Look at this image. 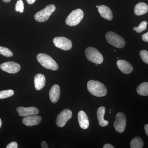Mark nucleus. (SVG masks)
Masks as SVG:
<instances>
[{"label":"nucleus","instance_id":"20","mask_svg":"<svg viewBox=\"0 0 148 148\" xmlns=\"http://www.w3.org/2000/svg\"><path fill=\"white\" fill-rule=\"evenodd\" d=\"M137 91L140 95L148 96V82H143L140 84L137 88Z\"/></svg>","mask_w":148,"mask_h":148},{"label":"nucleus","instance_id":"21","mask_svg":"<svg viewBox=\"0 0 148 148\" xmlns=\"http://www.w3.org/2000/svg\"><path fill=\"white\" fill-rule=\"evenodd\" d=\"M130 146L131 148H142L144 146V142L140 137H135L131 140Z\"/></svg>","mask_w":148,"mask_h":148},{"label":"nucleus","instance_id":"8","mask_svg":"<svg viewBox=\"0 0 148 148\" xmlns=\"http://www.w3.org/2000/svg\"><path fill=\"white\" fill-rule=\"evenodd\" d=\"M72 111L69 109H65L61 111L58 116L56 119V124L59 127H63L66 125L67 121L71 118Z\"/></svg>","mask_w":148,"mask_h":148},{"label":"nucleus","instance_id":"17","mask_svg":"<svg viewBox=\"0 0 148 148\" xmlns=\"http://www.w3.org/2000/svg\"><path fill=\"white\" fill-rule=\"evenodd\" d=\"M35 87L36 90H41L45 86L46 79L43 75L38 74L34 77Z\"/></svg>","mask_w":148,"mask_h":148},{"label":"nucleus","instance_id":"15","mask_svg":"<svg viewBox=\"0 0 148 148\" xmlns=\"http://www.w3.org/2000/svg\"><path fill=\"white\" fill-rule=\"evenodd\" d=\"M98 11L101 16L106 20L111 21L112 19V12L108 7L102 5L99 6Z\"/></svg>","mask_w":148,"mask_h":148},{"label":"nucleus","instance_id":"14","mask_svg":"<svg viewBox=\"0 0 148 148\" xmlns=\"http://www.w3.org/2000/svg\"><path fill=\"white\" fill-rule=\"evenodd\" d=\"M50 101L53 103H57L60 96V88L57 84L53 85L51 88L49 92Z\"/></svg>","mask_w":148,"mask_h":148},{"label":"nucleus","instance_id":"26","mask_svg":"<svg viewBox=\"0 0 148 148\" xmlns=\"http://www.w3.org/2000/svg\"><path fill=\"white\" fill-rule=\"evenodd\" d=\"M140 55L143 61L148 64V51L145 50H141L140 52Z\"/></svg>","mask_w":148,"mask_h":148},{"label":"nucleus","instance_id":"34","mask_svg":"<svg viewBox=\"0 0 148 148\" xmlns=\"http://www.w3.org/2000/svg\"><path fill=\"white\" fill-rule=\"evenodd\" d=\"M1 125H2L1 120V119H0V128H1Z\"/></svg>","mask_w":148,"mask_h":148},{"label":"nucleus","instance_id":"6","mask_svg":"<svg viewBox=\"0 0 148 148\" xmlns=\"http://www.w3.org/2000/svg\"><path fill=\"white\" fill-rule=\"evenodd\" d=\"M55 10L56 7L54 5L51 4L47 6L43 9L38 12L35 14V20L40 22L47 21Z\"/></svg>","mask_w":148,"mask_h":148},{"label":"nucleus","instance_id":"35","mask_svg":"<svg viewBox=\"0 0 148 148\" xmlns=\"http://www.w3.org/2000/svg\"><path fill=\"white\" fill-rule=\"evenodd\" d=\"M96 8H99V6L98 5H97L96 6Z\"/></svg>","mask_w":148,"mask_h":148},{"label":"nucleus","instance_id":"16","mask_svg":"<svg viewBox=\"0 0 148 148\" xmlns=\"http://www.w3.org/2000/svg\"><path fill=\"white\" fill-rule=\"evenodd\" d=\"M78 119L80 127L83 129L88 128L89 125V120L86 114L84 111H80L78 114Z\"/></svg>","mask_w":148,"mask_h":148},{"label":"nucleus","instance_id":"4","mask_svg":"<svg viewBox=\"0 0 148 148\" xmlns=\"http://www.w3.org/2000/svg\"><path fill=\"white\" fill-rule=\"evenodd\" d=\"M86 56L88 61L97 64H102L103 57L98 49L93 47H88L85 51Z\"/></svg>","mask_w":148,"mask_h":148},{"label":"nucleus","instance_id":"3","mask_svg":"<svg viewBox=\"0 0 148 148\" xmlns=\"http://www.w3.org/2000/svg\"><path fill=\"white\" fill-rule=\"evenodd\" d=\"M106 40L110 44L118 48H122L125 45V40L123 37L113 32H107L106 35Z\"/></svg>","mask_w":148,"mask_h":148},{"label":"nucleus","instance_id":"30","mask_svg":"<svg viewBox=\"0 0 148 148\" xmlns=\"http://www.w3.org/2000/svg\"><path fill=\"white\" fill-rule=\"evenodd\" d=\"M114 147L110 144H106L103 147V148H114Z\"/></svg>","mask_w":148,"mask_h":148},{"label":"nucleus","instance_id":"32","mask_svg":"<svg viewBox=\"0 0 148 148\" xmlns=\"http://www.w3.org/2000/svg\"><path fill=\"white\" fill-rule=\"evenodd\" d=\"M26 1H27V3L29 4H32L35 2L36 0H26Z\"/></svg>","mask_w":148,"mask_h":148},{"label":"nucleus","instance_id":"36","mask_svg":"<svg viewBox=\"0 0 148 148\" xmlns=\"http://www.w3.org/2000/svg\"><path fill=\"white\" fill-rule=\"evenodd\" d=\"M111 109H110V114L111 113Z\"/></svg>","mask_w":148,"mask_h":148},{"label":"nucleus","instance_id":"7","mask_svg":"<svg viewBox=\"0 0 148 148\" xmlns=\"http://www.w3.org/2000/svg\"><path fill=\"white\" fill-rule=\"evenodd\" d=\"M53 43L56 47L65 51L70 50L73 46L71 41L64 37H55Z\"/></svg>","mask_w":148,"mask_h":148},{"label":"nucleus","instance_id":"11","mask_svg":"<svg viewBox=\"0 0 148 148\" xmlns=\"http://www.w3.org/2000/svg\"><path fill=\"white\" fill-rule=\"evenodd\" d=\"M18 115L20 116L27 117L32 115H37L39 112L38 109L35 107L24 108L18 107L16 109Z\"/></svg>","mask_w":148,"mask_h":148},{"label":"nucleus","instance_id":"1","mask_svg":"<svg viewBox=\"0 0 148 148\" xmlns=\"http://www.w3.org/2000/svg\"><path fill=\"white\" fill-rule=\"evenodd\" d=\"M87 89L92 95L97 97L106 96L108 92L106 86L98 81H89L87 83Z\"/></svg>","mask_w":148,"mask_h":148},{"label":"nucleus","instance_id":"10","mask_svg":"<svg viewBox=\"0 0 148 148\" xmlns=\"http://www.w3.org/2000/svg\"><path fill=\"white\" fill-rule=\"evenodd\" d=\"M0 68L2 71L9 73L15 74L20 71L21 66L15 62L9 61L1 64Z\"/></svg>","mask_w":148,"mask_h":148},{"label":"nucleus","instance_id":"33","mask_svg":"<svg viewBox=\"0 0 148 148\" xmlns=\"http://www.w3.org/2000/svg\"><path fill=\"white\" fill-rule=\"evenodd\" d=\"M11 1V0H2L5 3L10 2Z\"/></svg>","mask_w":148,"mask_h":148},{"label":"nucleus","instance_id":"24","mask_svg":"<svg viewBox=\"0 0 148 148\" xmlns=\"http://www.w3.org/2000/svg\"><path fill=\"white\" fill-rule=\"evenodd\" d=\"M147 22L146 21H143L140 23L138 27H135L133 30L136 31L137 33H142L143 31H145L147 28Z\"/></svg>","mask_w":148,"mask_h":148},{"label":"nucleus","instance_id":"22","mask_svg":"<svg viewBox=\"0 0 148 148\" xmlns=\"http://www.w3.org/2000/svg\"><path fill=\"white\" fill-rule=\"evenodd\" d=\"M14 91L12 90H2L0 91V99L9 98L13 95Z\"/></svg>","mask_w":148,"mask_h":148},{"label":"nucleus","instance_id":"18","mask_svg":"<svg viewBox=\"0 0 148 148\" xmlns=\"http://www.w3.org/2000/svg\"><path fill=\"white\" fill-rule=\"evenodd\" d=\"M105 113H106V108L104 107H100L97 110V118H98L99 125L102 127H105L109 124V121L105 120L104 119Z\"/></svg>","mask_w":148,"mask_h":148},{"label":"nucleus","instance_id":"12","mask_svg":"<svg viewBox=\"0 0 148 148\" xmlns=\"http://www.w3.org/2000/svg\"><path fill=\"white\" fill-rule=\"evenodd\" d=\"M42 121V117L36 115H32L24 117L22 120L23 124L28 126H34L39 124Z\"/></svg>","mask_w":148,"mask_h":148},{"label":"nucleus","instance_id":"28","mask_svg":"<svg viewBox=\"0 0 148 148\" xmlns=\"http://www.w3.org/2000/svg\"><path fill=\"white\" fill-rule=\"evenodd\" d=\"M142 39L144 41L148 42V32L142 36Z\"/></svg>","mask_w":148,"mask_h":148},{"label":"nucleus","instance_id":"19","mask_svg":"<svg viewBox=\"0 0 148 148\" xmlns=\"http://www.w3.org/2000/svg\"><path fill=\"white\" fill-rule=\"evenodd\" d=\"M148 11V6L145 3L140 2L135 5L134 13L136 15L141 16L145 14Z\"/></svg>","mask_w":148,"mask_h":148},{"label":"nucleus","instance_id":"2","mask_svg":"<svg viewBox=\"0 0 148 148\" xmlns=\"http://www.w3.org/2000/svg\"><path fill=\"white\" fill-rule=\"evenodd\" d=\"M37 59L41 65L47 69L56 71L58 70V64L49 56L45 53H39L37 56Z\"/></svg>","mask_w":148,"mask_h":148},{"label":"nucleus","instance_id":"25","mask_svg":"<svg viewBox=\"0 0 148 148\" xmlns=\"http://www.w3.org/2000/svg\"><path fill=\"white\" fill-rule=\"evenodd\" d=\"M24 10V3L22 0H18L15 5V10L23 13Z\"/></svg>","mask_w":148,"mask_h":148},{"label":"nucleus","instance_id":"31","mask_svg":"<svg viewBox=\"0 0 148 148\" xmlns=\"http://www.w3.org/2000/svg\"><path fill=\"white\" fill-rule=\"evenodd\" d=\"M144 127H145V132H146V135H147L148 137V124H146Z\"/></svg>","mask_w":148,"mask_h":148},{"label":"nucleus","instance_id":"13","mask_svg":"<svg viewBox=\"0 0 148 148\" xmlns=\"http://www.w3.org/2000/svg\"><path fill=\"white\" fill-rule=\"evenodd\" d=\"M117 66L121 71L125 74H130L133 71V67L130 63L124 60H118Z\"/></svg>","mask_w":148,"mask_h":148},{"label":"nucleus","instance_id":"9","mask_svg":"<svg viewBox=\"0 0 148 148\" xmlns=\"http://www.w3.org/2000/svg\"><path fill=\"white\" fill-rule=\"evenodd\" d=\"M126 125V119L123 113L119 112L116 115V119L114 123L115 130L119 133H122L125 130Z\"/></svg>","mask_w":148,"mask_h":148},{"label":"nucleus","instance_id":"27","mask_svg":"<svg viewBox=\"0 0 148 148\" xmlns=\"http://www.w3.org/2000/svg\"><path fill=\"white\" fill-rule=\"evenodd\" d=\"M18 145L16 142H13L10 143L6 147V148H17Z\"/></svg>","mask_w":148,"mask_h":148},{"label":"nucleus","instance_id":"5","mask_svg":"<svg viewBox=\"0 0 148 148\" xmlns=\"http://www.w3.org/2000/svg\"><path fill=\"white\" fill-rule=\"evenodd\" d=\"M84 15L83 11L80 9L73 11L66 18V24L71 27L76 26L82 20Z\"/></svg>","mask_w":148,"mask_h":148},{"label":"nucleus","instance_id":"23","mask_svg":"<svg viewBox=\"0 0 148 148\" xmlns=\"http://www.w3.org/2000/svg\"><path fill=\"white\" fill-rule=\"evenodd\" d=\"M0 54L7 57H12L13 55L11 51L7 48L1 46H0Z\"/></svg>","mask_w":148,"mask_h":148},{"label":"nucleus","instance_id":"29","mask_svg":"<svg viewBox=\"0 0 148 148\" xmlns=\"http://www.w3.org/2000/svg\"><path fill=\"white\" fill-rule=\"evenodd\" d=\"M41 147L43 148H48V145L45 141H42L41 143Z\"/></svg>","mask_w":148,"mask_h":148}]
</instances>
